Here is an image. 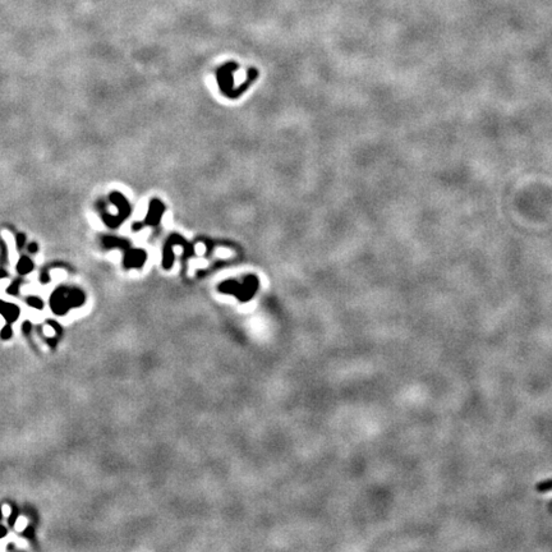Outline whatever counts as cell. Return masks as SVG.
<instances>
[{
	"label": "cell",
	"instance_id": "1",
	"mask_svg": "<svg viewBox=\"0 0 552 552\" xmlns=\"http://www.w3.org/2000/svg\"><path fill=\"white\" fill-rule=\"evenodd\" d=\"M234 69H238V66L236 63H228L226 66L221 67L217 72V81H219V86L221 89L222 94L229 97H232V89H233V72Z\"/></svg>",
	"mask_w": 552,
	"mask_h": 552
},
{
	"label": "cell",
	"instance_id": "2",
	"mask_svg": "<svg viewBox=\"0 0 552 552\" xmlns=\"http://www.w3.org/2000/svg\"><path fill=\"white\" fill-rule=\"evenodd\" d=\"M110 199L111 202L114 203L115 206H117V209H118V215L115 216L114 224H113V228H117V226H119V224H120L121 221H124V220L128 217V215L131 213V206H129V203H128V201L125 199V197H123L120 193L118 192L111 193Z\"/></svg>",
	"mask_w": 552,
	"mask_h": 552
},
{
	"label": "cell",
	"instance_id": "3",
	"mask_svg": "<svg viewBox=\"0 0 552 552\" xmlns=\"http://www.w3.org/2000/svg\"><path fill=\"white\" fill-rule=\"evenodd\" d=\"M164 211H165V206H164L163 203H161L159 199H152L150 203V210H148L146 220H144L142 224H136V226H133V229L134 230H138V229L144 225H144H150V226L157 225L159 221H160L161 215H163Z\"/></svg>",
	"mask_w": 552,
	"mask_h": 552
},
{
	"label": "cell",
	"instance_id": "4",
	"mask_svg": "<svg viewBox=\"0 0 552 552\" xmlns=\"http://www.w3.org/2000/svg\"><path fill=\"white\" fill-rule=\"evenodd\" d=\"M146 261V253L141 249H132L127 252L125 256V265L127 267H140Z\"/></svg>",
	"mask_w": 552,
	"mask_h": 552
},
{
	"label": "cell",
	"instance_id": "5",
	"mask_svg": "<svg viewBox=\"0 0 552 552\" xmlns=\"http://www.w3.org/2000/svg\"><path fill=\"white\" fill-rule=\"evenodd\" d=\"M104 244L108 248H117V247H119V248L127 249L129 243L127 240H123V239L114 238V237H106V238H104Z\"/></svg>",
	"mask_w": 552,
	"mask_h": 552
},
{
	"label": "cell",
	"instance_id": "6",
	"mask_svg": "<svg viewBox=\"0 0 552 552\" xmlns=\"http://www.w3.org/2000/svg\"><path fill=\"white\" fill-rule=\"evenodd\" d=\"M536 491L539 493H546V492H550V491H552V478H550V480H542V482L537 483L536 484Z\"/></svg>",
	"mask_w": 552,
	"mask_h": 552
},
{
	"label": "cell",
	"instance_id": "7",
	"mask_svg": "<svg viewBox=\"0 0 552 552\" xmlns=\"http://www.w3.org/2000/svg\"><path fill=\"white\" fill-rule=\"evenodd\" d=\"M31 268H32V262L27 257H23L20 261V264H18V271L22 272V274H26V272L30 271Z\"/></svg>",
	"mask_w": 552,
	"mask_h": 552
},
{
	"label": "cell",
	"instance_id": "8",
	"mask_svg": "<svg viewBox=\"0 0 552 552\" xmlns=\"http://www.w3.org/2000/svg\"><path fill=\"white\" fill-rule=\"evenodd\" d=\"M24 527H26V519H23V518H22V519L18 520V523H17L16 528H17V530L20 532V530H22L23 528H24Z\"/></svg>",
	"mask_w": 552,
	"mask_h": 552
},
{
	"label": "cell",
	"instance_id": "9",
	"mask_svg": "<svg viewBox=\"0 0 552 552\" xmlns=\"http://www.w3.org/2000/svg\"><path fill=\"white\" fill-rule=\"evenodd\" d=\"M23 243H24V236H23V234H20V236L17 237V244H18V248H22Z\"/></svg>",
	"mask_w": 552,
	"mask_h": 552
},
{
	"label": "cell",
	"instance_id": "10",
	"mask_svg": "<svg viewBox=\"0 0 552 552\" xmlns=\"http://www.w3.org/2000/svg\"><path fill=\"white\" fill-rule=\"evenodd\" d=\"M28 249H30V252H36V251H37L36 243H32V244H30V247H28Z\"/></svg>",
	"mask_w": 552,
	"mask_h": 552
},
{
	"label": "cell",
	"instance_id": "11",
	"mask_svg": "<svg viewBox=\"0 0 552 552\" xmlns=\"http://www.w3.org/2000/svg\"><path fill=\"white\" fill-rule=\"evenodd\" d=\"M3 514L4 515H9L10 514V509L8 506H4L3 507Z\"/></svg>",
	"mask_w": 552,
	"mask_h": 552
}]
</instances>
